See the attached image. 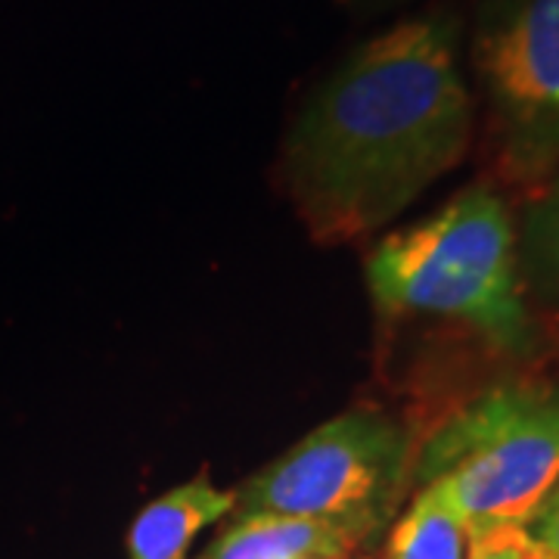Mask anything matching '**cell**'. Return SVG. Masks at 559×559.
Listing matches in <instances>:
<instances>
[{
    "instance_id": "30bf717a",
    "label": "cell",
    "mask_w": 559,
    "mask_h": 559,
    "mask_svg": "<svg viewBox=\"0 0 559 559\" xmlns=\"http://www.w3.org/2000/svg\"><path fill=\"white\" fill-rule=\"evenodd\" d=\"M466 559H544V550L532 540L525 525H495L469 532Z\"/></svg>"
},
{
    "instance_id": "5bb4252c",
    "label": "cell",
    "mask_w": 559,
    "mask_h": 559,
    "mask_svg": "<svg viewBox=\"0 0 559 559\" xmlns=\"http://www.w3.org/2000/svg\"><path fill=\"white\" fill-rule=\"evenodd\" d=\"M301 559H318V557H301Z\"/></svg>"
},
{
    "instance_id": "52a82bcc",
    "label": "cell",
    "mask_w": 559,
    "mask_h": 559,
    "mask_svg": "<svg viewBox=\"0 0 559 559\" xmlns=\"http://www.w3.org/2000/svg\"><path fill=\"white\" fill-rule=\"evenodd\" d=\"M364 535L336 522L249 513L227 528L205 559H348Z\"/></svg>"
},
{
    "instance_id": "6da1fadb",
    "label": "cell",
    "mask_w": 559,
    "mask_h": 559,
    "mask_svg": "<svg viewBox=\"0 0 559 559\" xmlns=\"http://www.w3.org/2000/svg\"><path fill=\"white\" fill-rule=\"evenodd\" d=\"M463 20L429 10L385 28L320 81L283 146V183L318 242L377 234L457 168L476 131Z\"/></svg>"
},
{
    "instance_id": "7c38bea8",
    "label": "cell",
    "mask_w": 559,
    "mask_h": 559,
    "mask_svg": "<svg viewBox=\"0 0 559 559\" xmlns=\"http://www.w3.org/2000/svg\"><path fill=\"white\" fill-rule=\"evenodd\" d=\"M352 7H389V3H399V0H348Z\"/></svg>"
},
{
    "instance_id": "3957f363",
    "label": "cell",
    "mask_w": 559,
    "mask_h": 559,
    "mask_svg": "<svg viewBox=\"0 0 559 559\" xmlns=\"http://www.w3.org/2000/svg\"><path fill=\"white\" fill-rule=\"evenodd\" d=\"M414 469L469 532L528 525L559 485V389L503 382L466 401L419 448Z\"/></svg>"
},
{
    "instance_id": "9c48e42d",
    "label": "cell",
    "mask_w": 559,
    "mask_h": 559,
    "mask_svg": "<svg viewBox=\"0 0 559 559\" xmlns=\"http://www.w3.org/2000/svg\"><path fill=\"white\" fill-rule=\"evenodd\" d=\"M469 525L448 503L439 485L426 481L407 513L395 522L385 559H466Z\"/></svg>"
},
{
    "instance_id": "8992f818",
    "label": "cell",
    "mask_w": 559,
    "mask_h": 559,
    "mask_svg": "<svg viewBox=\"0 0 559 559\" xmlns=\"http://www.w3.org/2000/svg\"><path fill=\"white\" fill-rule=\"evenodd\" d=\"M237 491L218 488L205 473L143 507L128 532L131 559H183L205 525L234 513Z\"/></svg>"
},
{
    "instance_id": "277c9868",
    "label": "cell",
    "mask_w": 559,
    "mask_h": 559,
    "mask_svg": "<svg viewBox=\"0 0 559 559\" xmlns=\"http://www.w3.org/2000/svg\"><path fill=\"white\" fill-rule=\"evenodd\" d=\"M411 466V439L399 423L355 407L246 481L234 510L336 522L370 538L392 516Z\"/></svg>"
},
{
    "instance_id": "7a4b0ae2",
    "label": "cell",
    "mask_w": 559,
    "mask_h": 559,
    "mask_svg": "<svg viewBox=\"0 0 559 559\" xmlns=\"http://www.w3.org/2000/svg\"><path fill=\"white\" fill-rule=\"evenodd\" d=\"M367 286L389 318L457 320L510 358H528L538 348L516 221L488 183L460 190L429 218L382 237L367 255Z\"/></svg>"
},
{
    "instance_id": "5b68a950",
    "label": "cell",
    "mask_w": 559,
    "mask_h": 559,
    "mask_svg": "<svg viewBox=\"0 0 559 559\" xmlns=\"http://www.w3.org/2000/svg\"><path fill=\"white\" fill-rule=\"evenodd\" d=\"M469 62L500 175L538 187L559 168V0H476Z\"/></svg>"
},
{
    "instance_id": "4fadbf2b",
    "label": "cell",
    "mask_w": 559,
    "mask_h": 559,
    "mask_svg": "<svg viewBox=\"0 0 559 559\" xmlns=\"http://www.w3.org/2000/svg\"><path fill=\"white\" fill-rule=\"evenodd\" d=\"M544 559H559V557H554V554H547V550H544Z\"/></svg>"
},
{
    "instance_id": "8fae6325",
    "label": "cell",
    "mask_w": 559,
    "mask_h": 559,
    "mask_svg": "<svg viewBox=\"0 0 559 559\" xmlns=\"http://www.w3.org/2000/svg\"><path fill=\"white\" fill-rule=\"evenodd\" d=\"M532 540L538 544L540 550L559 557V485L547 495V500L540 503V510L532 516V522L525 525Z\"/></svg>"
},
{
    "instance_id": "ba28073f",
    "label": "cell",
    "mask_w": 559,
    "mask_h": 559,
    "mask_svg": "<svg viewBox=\"0 0 559 559\" xmlns=\"http://www.w3.org/2000/svg\"><path fill=\"white\" fill-rule=\"evenodd\" d=\"M516 242L525 296L544 311L559 314V168L540 180L525 202Z\"/></svg>"
}]
</instances>
